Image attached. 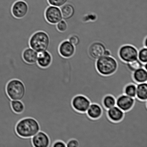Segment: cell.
<instances>
[{"label": "cell", "mask_w": 147, "mask_h": 147, "mask_svg": "<svg viewBox=\"0 0 147 147\" xmlns=\"http://www.w3.org/2000/svg\"><path fill=\"white\" fill-rule=\"evenodd\" d=\"M16 130L19 136L24 138H32L40 131L38 122L32 118H24L17 123Z\"/></svg>", "instance_id": "cell-1"}, {"label": "cell", "mask_w": 147, "mask_h": 147, "mask_svg": "<svg viewBox=\"0 0 147 147\" xmlns=\"http://www.w3.org/2000/svg\"><path fill=\"white\" fill-rule=\"evenodd\" d=\"M50 5L59 7L62 6L68 2L69 0H47Z\"/></svg>", "instance_id": "cell-26"}, {"label": "cell", "mask_w": 147, "mask_h": 147, "mask_svg": "<svg viewBox=\"0 0 147 147\" xmlns=\"http://www.w3.org/2000/svg\"><path fill=\"white\" fill-rule=\"evenodd\" d=\"M6 89L7 94L11 100H21L25 96V86L21 81L18 79H12L9 82Z\"/></svg>", "instance_id": "cell-4"}, {"label": "cell", "mask_w": 147, "mask_h": 147, "mask_svg": "<svg viewBox=\"0 0 147 147\" xmlns=\"http://www.w3.org/2000/svg\"><path fill=\"white\" fill-rule=\"evenodd\" d=\"M34 147H49L50 140L48 135L45 132L40 131L32 138Z\"/></svg>", "instance_id": "cell-11"}, {"label": "cell", "mask_w": 147, "mask_h": 147, "mask_svg": "<svg viewBox=\"0 0 147 147\" xmlns=\"http://www.w3.org/2000/svg\"><path fill=\"white\" fill-rule=\"evenodd\" d=\"M11 105L13 110L16 113H22L24 110V105L21 100H12Z\"/></svg>", "instance_id": "cell-22"}, {"label": "cell", "mask_w": 147, "mask_h": 147, "mask_svg": "<svg viewBox=\"0 0 147 147\" xmlns=\"http://www.w3.org/2000/svg\"><path fill=\"white\" fill-rule=\"evenodd\" d=\"M103 103L105 107L108 109L116 106V99L111 95H107L104 98Z\"/></svg>", "instance_id": "cell-21"}, {"label": "cell", "mask_w": 147, "mask_h": 147, "mask_svg": "<svg viewBox=\"0 0 147 147\" xmlns=\"http://www.w3.org/2000/svg\"><path fill=\"white\" fill-rule=\"evenodd\" d=\"M133 76L134 80L138 83H146L147 70L143 67L138 69L134 72Z\"/></svg>", "instance_id": "cell-18"}, {"label": "cell", "mask_w": 147, "mask_h": 147, "mask_svg": "<svg viewBox=\"0 0 147 147\" xmlns=\"http://www.w3.org/2000/svg\"><path fill=\"white\" fill-rule=\"evenodd\" d=\"M45 14L46 20L50 24H57L63 19L60 8L54 6H49Z\"/></svg>", "instance_id": "cell-6"}, {"label": "cell", "mask_w": 147, "mask_h": 147, "mask_svg": "<svg viewBox=\"0 0 147 147\" xmlns=\"http://www.w3.org/2000/svg\"><path fill=\"white\" fill-rule=\"evenodd\" d=\"M90 104L88 98L80 95L75 96L72 101V105L74 109L80 112H86Z\"/></svg>", "instance_id": "cell-7"}, {"label": "cell", "mask_w": 147, "mask_h": 147, "mask_svg": "<svg viewBox=\"0 0 147 147\" xmlns=\"http://www.w3.org/2000/svg\"><path fill=\"white\" fill-rule=\"evenodd\" d=\"M106 47L101 43H93L89 47V53L91 57L94 59H98L105 55Z\"/></svg>", "instance_id": "cell-12"}, {"label": "cell", "mask_w": 147, "mask_h": 147, "mask_svg": "<svg viewBox=\"0 0 147 147\" xmlns=\"http://www.w3.org/2000/svg\"><path fill=\"white\" fill-rule=\"evenodd\" d=\"M111 55V53L109 50H106L105 51V55L106 56H110Z\"/></svg>", "instance_id": "cell-30"}, {"label": "cell", "mask_w": 147, "mask_h": 147, "mask_svg": "<svg viewBox=\"0 0 147 147\" xmlns=\"http://www.w3.org/2000/svg\"><path fill=\"white\" fill-rule=\"evenodd\" d=\"M76 51V48L68 40L62 42L59 47L60 55L64 58H70L73 57Z\"/></svg>", "instance_id": "cell-9"}, {"label": "cell", "mask_w": 147, "mask_h": 147, "mask_svg": "<svg viewBox=\"0 0 147 147\" xmlns=\"http://www.w3.org/2000/svg\"><path fill=\"white\" fill-rule=\"evenodd\" d=\"M138 57L139 60L142 63L145 64L147 62V49L144 48L139 51L138 54Z\"/></svg>", "instance_id": "cell-24"}, {"label": "cell", "mask_w": 147, "mask_h": 147, "mask_svg": "<svg viewBox=\"0 0 147 147\" xmlns=\"http://www.w3.org/2000/svg\"><path fill=\"white\" fill-rule=\"evenodd\" d=\"M97 71L103 76H109L113 74L117 70V62L110 56H104L98 59L96 63Z\"/></svg>", "instance_id": "cell-3"}, {"label": "cell", "mask_w": 147, "mask_h": 147, "mask_svg": "<svg viewBox=\"0 0 147 147\" xmlns=\"http://www.w3.org/2000/svg\"><path fill=\"white\" fill-rule=\"evenodd\" d=\"M56 26L57 30L61 32H65L68 28L67 22L63 19L56 24Z\"/></svg>", "instance_id": "cell-25"}, {"label": "cell", "mask_w": 147, "mask_h": 147, "mask_svg": "<svg viewBox=\"0 0 147 147\" xmlns=\"http://www.w3.org/2000/svg\"><path fill=\"white\" fill-rule=\"evenodd\" d=\"M63 20L67 22L73 18L76 13L75 7L70 3H67L60 7Z\"/></svg>", "instance_id": "cell-15"}, {"label": "cell", "mask_w": 147, "mask_h": 147, "mask_svg": "<svg viewBox=\"0 0 147 147\" xmlns=\"http://www.w3.org/2000/svg\"><path fill=\"white\" fill-rule=\"evenodd\" d=\"M134 102V98L123 94L116 99V106L123 111L126 112L131 109Z\"/></svg>", "instance_id": "cell-10"}, {"label": "cell", "mask_w": 147, "mask_h": 147, "mask_svg": "<svg viewBox=\"0 0 147 147\" xmlns=\"http://www.w3.org/2000/svg\"><path fill=\"white\" fill-rule=\"evenodd\" d=\"M107 114L110 120L112 121L117 122L123 119L124 112L116 106L108 109Z\"/></svg>", "instance_id": "cell-16"}, {"label": "cell", "mask_w": 147, "mask_h": 147, "mask_svg": "<svg viewBox=\"0 0 147 147\" xmlns=\"http://www.w3.org/2000/svg\"><path fill=\"white\" fill-rule=\"evenodd\" d=\"M68 40L75 47H76L80 43V40L77 35L72 34L70 36Z\"/></svg>", "instance_id": "cell-27"}, {"label": "cell", "mask_w": 147, "mask_h": 147, "mask_svg": "<svg viewBox=\"0 0 147 147\" xmlns=\"http://www.w3.org/2000/svg\"><path fill=\"white\" fill-rule=\"evenodd\" d=\"M53 147H67L64 142L61 141H57L54 144Z\"/></svg>", "instance_id": "cell-29"}, {"label": "cell", "mask_w": 147, "mask_h": 147, "mask_svg": "<svg viewBox=\"0 0 147 147\" xmlns=\"http://www.w3.org/2000/svg\"><path fill=\"white\" fill-rule=\"evenodd\" d=\"M66 146L67 147H79V144L76 140L72 139L67 142Z\"/></svg>", "instance_id": "cell-28"}, {"label": "cell", "mask_w": 147, "mask_h": 147, "mask_svg": "<svg viewBox=\"0 0 147 147\" xmlns=\"http://www.w3.org/2000/svg\"><path fill=\"white\" fill-rule=\"evenodd\" d=\"M50 44L48 34L43 31L36 32L31 36L29 40L30 47L38 53L47 51Z\"/></svg>", "instance_id": "cell-2"}, {"label": "cell", "mask_w": 147, "mask_h": 147, "mask_svg": "<svg viewBox=\"0 0 147 147\" xmlns=\"http://www.w3.org/2000/svg\"><path fill=\"white\" fill-rule=\"evenodd\" d=\"M126 64L129 69L133 72L135 70L142 67L147 70V63L144 64L138 59L135 61L127 63Z\"/></svg>", "instance_id": "cell-20"}, {"label": "cell", "mask_w": 147, "mask_h": 147, "mask_svg": "<svg viewBox=\"0 0 147 147\" xmlns=\"http://www.w3.org/2000/svg\"><path fill=\"white\" fill-rule=\"evenodd\" d=\"M136 97L141 100H147V83H139L136 86Z\"/></svg>", "instance_id": "cell-19"}, {"label": "cell", "mask_w": 147, "mask_h": 147, "mask_svg": "<svg viewBox=\"0 0 147 147\" xmlns=\"http://www.w3.org/2000/svg\"><path fill=\"white\" fill-rule=\"evenodd\" d=\"M88 116L91 119H97L100 117L102 113V108L96 103L90 104L86 111Z\"/></svg>", "instance_id": "cell-17"}, {"label": "cell", "mask_w": 147, "mask_h": 147, "mask_svg": "<svg viewBox=\"0 0 147 147\" xmlns=\"http://www.w3.org/2000/svg\"><path fill=\"white\" fill-rule=\"evenodd\" d=\"M119 54L122 61L126 63L138 59V50L134 47L130 45L123 46L119 50Z\"/></svg>", "instance_id": "cell-5"}, {"label": "cell", "mask_w": 147, "mask_h": 147, "mask_svg": "<svg viewBox=\"0 0 147 147\" xmlns=\"http://www.w3.org/2000/svg\"><path fill=\"white\" fill-rule=\"evenodd\" d=\"M52 60L51 54L47 50L38 53L37 63L40 67L46 68L51 65Z\"/></svg>", "instance_id": "cell-13"}, {"label": "cell", "mask_w": 147, "mask_h": 147, "mask_svg": "<svg viewBox=\"0 0 147 147\" xmlns=\"http://www.w3.org/2000/svg\"><path fill=\"white\" fill-rule=\"evenodd\" d=\"M28 11V7L27 3L22 0H18L13 4L11 12L16 18H22L27 15Z\"/></svg>", "instance_id": "cell-8"}, {"label": "cell", "mask_w": 147, "mask_h": 147, "mask_svg": "<svg viewBox=\"0 0 147 147\" xmlns=\"http://www.w3.org/2000/svg\"><path fill=\"white\" fill-rule=\"evenodd\" d=\"M38 55V53L30 47L26 49L22 53L23 59L29 64H36Z\"/></svg>", "instance_id": "cell-14"}, {"label": "cell", "mask_w": 147, "mask_h": 147, "mask_svg": "<svg viewBox=\"0 0 147 147\" xmlns=\"http://www.w3.org/2000/svg\"><path fill=\"white\" fill-rule=\"evenodd\" d=\"M136 86L133 84L127 85L125 88L124 94L133 98L136 97Z\"/></svg>", "instance_id": "cell-23"}]
</instances>
